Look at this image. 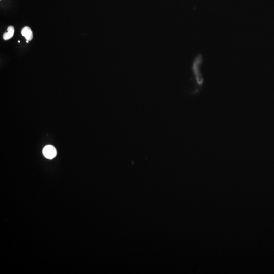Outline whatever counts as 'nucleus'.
<instances>
[{
	"mask_svg": "<svg viewBox=\"0 0 274 274\" xmlns=\"http://www.w3.org/2000/svg\"><path fill=\"white\" fill-rule=\"evenodd\" d=\"M203 61V58L201 54L197 55L193 62L192 69L195 77V80L199 86L203 83V78L201 72V66Z\"/></svg>",
	"mask_w": 274,
	"mask_h": 274,
	"instance_id": "1",
	"label": "nucleus"
},
{
	"mask_svg": "<svg viewBox=\"0 0 274 274\" xmlns=\"http://www.w3.org/2000/svg\"><path fill=\"white\" fill-rule=\"evenodd\" d=\"M43 154L45 158L51 159L55 158L57 155V150L53 146L47 145L44 148Z\"/></svg>",
	"mask_w": 274,
	"mask_h": 274,
	"instance_id": "2",
	"label": "nucleus"
},
{
	"mask_svg": "<svg viewBox=\"0 0 274 274\" xmlns=\"http://www.w3.org/2000/svg\"><path fill=\"white\" fill-rule=\"evenodd\" d=\"M21 34L26 39V40L31 41L33 39V33L32 30L28 26L24 27L21 30Z\"/></svg>",
	"mask_w": 274,
	"mask_h": 274,
	"instance_id": "3",
	"label": "nucleus"
},
{
	"mask_svg": "<svg viewBox=\"0 0 274 274\" xmlns=\"http://www.w3.org/2000/svg\"><path fill=\"white\" fill-rule=\"evenodd\" d=\"M14 33V28L12 26H9L7 29V32L4 33L3 35V39L5 40L10 39L11 38L13 37Z\"/></svg>",
	"mask_w": 274,
	"mask_h": 274,
	"instance_id": "4",
	"label": "nucleus"
}]
</instances>
